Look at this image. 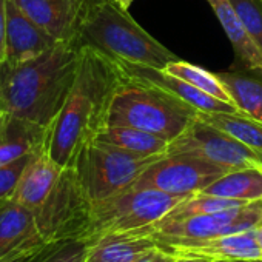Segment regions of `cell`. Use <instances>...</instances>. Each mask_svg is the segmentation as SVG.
Segmentation results:
<instances>
[{
	"label": "cell",
	"mask_w": 262,
	"mask_h": 262,
	"mask_svg": "<svg viewBox=\"0 0 262 262\" xmlns=\"http://www.w3.org/2000/svg\"><path fill=\"white\" fill-rule=\"evenodd\" d=\"M119 63H120L123 73L128 74L129 77L145 80V82L170 93L171 96L187 102L188 105H191L193 108H196L201 113H231V114L241 113L236 105L227 103V102H222L213 96H208L204 91L191 86L185 80L167 73L165 70L131 65V63H125V62H119Z\"/></svg>",
	"instance_id": "14"
},
{
	"label": "cell",
	"mask_w": 262,
	"mask_h": 262,
	"mask_svg": "<svg viewBox=\"0 0 262 262\" xmlns=\"http://www.w3.org/2000/svg\"><path fill=\"white\" fill-rule=\"evenodd\" d=\"M262 222V201L244 204L211 214L190 217H162L142 228L159 245L184 244L253 230Z\"/></svg>",
	"instance_id": "7"
},
{
	"label": "cell",
	"mask_w": 262,
	"mask_h": 262,
	"mask_svg": "<svg viewBox=\"0 0 262 262\" xmlns=\"http://www.w3.org/2000/svg\"><path fill=\"white\" fill-rule=\"evenodd\" d=\"M96 141L113 145L120 148L129 155H135L139 158H153L167 155L170 142L147 133V131L133 128V126H122V125H106Z\"/></svg>",
	"instance_id": "20"
},
{
	"label": "cell",
	"mask_w": 262,
	"mask_h": 262,
	"mask_svg": "<svg viewBox=\"0 0 262 262\" xmlns=\"http://www.w3.org/2000/svg\"><path fill=\"white\" fill-rule=\"evenodd\" d=\"M7 60V0H0V63Z\"/></svg>",
	"instance_id": "30"
},
{
	"label": "cell",
	"mask_w": 262,
	"mask_h": 262,
	"mask_svg": "<svg viewBox=\"0 0 262 262\" xmlns=\"http://www.w3.org/2000/svg\"><path fill=\"white\" fill-rule=\"evenodd\" d=\"M123 79L117 60L93 47H80L76 79L47 139V153L62 168L71 167L79 151L108 125L110 108Z\"/></svg>",
	"instance_id": "1"
},
{
	"label": "cell",
	"mask_w": 262,
	"mask_h": 262,
	"mask_svg": "<svg viewBox=\"0 0 262 262\" xmlns=\"http://www.w3.org/2000/svg\"><path fill=\"white\" fill-rule=\"evenodd\" d=\"M63 168L54 162L47 148L34 153L25 167L19 185L13 194V201L36 211L48 199L54 187L57 185Z\"/></svg>",
	"instance_id": "16"
},
{
	"label": "cell",
	"mask_w": 262,
	"mask_h": 262,
	"mask_svg": "<svg viewBox=\"0 0 262 262\" xmlns=\"http://www.w3.org/2000/svg\"><path fill=\"white\" fill-rule=\"evenodd\" d=\"M167 73L185 80L187 83H190L191 86L204 91L205 94L208 96H213L222 102H227V103H233V99L228 93V90L225 88V85L222 83V80L219 79V76L216 73H210L194 63H190V62H185V60H173L170 62L165 68Z\"/></svg>",
	"instance_id": "24"
},
{
	"label": "cell",
	"mask_w": 262,
	"mask_h": 262,
	"mask_svg": "<svg viewBox=\"0 0 262 262\" xmlns=\"http://www.w3.org/2000/svg\"><path fill=\"white\" fill-rule=\"evenodd\" d=\"M176 256L173 253H170L168 250H165L164 247L158 245L155 248H151L150 251L144 253L141 257H138L135 262H176Z\"/></svg>",
	"instance_id": "29"
},
{
	"label": "cell",
	"mask_w": 262,
	"mask_h": 262,
	"mask_svg": "<svg viewBox=\"0 0 262 262\" xmlns=\"http://www.w3.org/2000/svg\"><path fill=\"white\" fill-rule=\"evenodd\" d=\"M79 54L76 42H57L34 59L2 62L0 110L50 129L76 79Z\"/></svg>",
	"instance_id": "2"
},
{
	"label": "cell",
	"mask_w": 262,
	"mask_h": 262,
	"mask_svg": "<svg viewBox=\"0 0 262 262\" xmlns=\"http://www.w3.org/2000/svg\"><path fill=\"white\" fill-rule=\"evenodd\" d=\"M74 42L139 67L165 68L179 57L147 33L114 0H85Z\"/></svg>",
	"instance_id": "3"
},
{
	"label": "cell",
	"mask_w": 262,
	"mask_h": 262,
	"mask_svg": "<svg viewBox=\"0 0 262 262\" xmlns=\"http://www.w3.org/2000/svg\"><path fill=\"white\" fill-rule=\"evenodd\" d=\"M199 117L225 133L231 135L248 148L262 156V122L245 114L231 113H199Z\"/></svg>",
	"instance_id": "23"
},
{
	"label": "cell",
	"mask_w": 262,
	"mask_h": 262,
	"mask_svg": "<svg viewBox=\"0 0 262 262\" xmlns=\"http://www.w3.org/2000/svg\"><path fill=\"white\" fill-rule=\"evenodd\" d=\"M231 170L190 153H167L158 158L129 188L158 190L174 196L201 193Z\"/></svg>",
	"instance_id": "9"
},
{
	"label": "cell",
	"mask_w": 262,
	"mask_h": 262,
	"mask_svg": "<svg viewBox=\"0 0 262 262\" xmlns=\"http://www.w3.org/2000/svg\"><path fill=\"white\" fill-rule=\"evenodd\" d=\"M42 248V247H40ZM39 248L36 250H27V251H20V253H16V254H11L5 259H2L0 262H31V259L34 257V254L37 253Z\"/></svg>",
	"instance_id": "31"
},
{
	"label": "cell",
	"mask_w": 262,
	"mask_h": 262,
	"mask_svg": "<svg viewBox=\"0 0 262 262\" xmlns=\"http://www.w3.org/2000/svg\"><path fill=\"white\" fill-rule=\"evenodd\" d=\"M244 204H248V202L219 198V196L205 194V193H196L184 199L165 217H190V216H199V214H211V213L224 211L228 208L241 207Z\"/></svg>",
	"instance_id": "25"
},
{
	"label": "cell",
	"mask_w": 262,
	"mask_h": 262,
	"mask_svg": "<svg viewBox=\"0 0 262 262\" xmlns=\"http://www.w3.org/2000/svg\"><path fill=\"white\" fill-rule=\"evenodd\" d=\"M230 4L262 50V0H230Z\"/></svg>",
	"instance_id": "27"
},
{
	"label": "cell",
	"mask_w": 262,
	"mask_h": 262,
	"mask_svg": "<svg viewBox=\"0 0 262 262\" xmlns=\"http://www.w3.org/2000/svg\"><path fill=\"white\" fill-rule=\"evenodd\" d=\"M176 257H199L207 260L217 259H262L254 228L225 234L219 237L161 245Z\"/></svg>",
	"instance_id": "13"
},
{
	"label": "cell",
	"mask_w": 262,
	"mask_h": 262,
	"mask_svg": "<svg viewBox=\"0 0 262 262\" xmlns=\"http://www.w3.org/2000/svg\"><path fill=\"white\" fill-rule=\"evenodd\" d=\"M5 117H7V113H4L2 110H0V125H2V122H4Z\"/></svg>",
	"instance_id": "36"
},
{
	"label": "cell",
	"mask_w": 262,
	"mask_h": 262,
	"mask_svg": "<svg viewBox=\"0 0 262 262\" xmlns=\"http://www.w3.org/2000/svg\"><path fill=\"white\" fill-rule=\"evenodd\" d=\"M50 244L42 236L33 210L8 199L0 204V260Z\"/></svg>",
	"instance_id": "11"
},
{
	"label": "cell",
	"mask_w": 262,
	"mask_h": 262,
	"mask_svg": "<svg viewBox=\"0 0 262 262\" xmlns=\"http://www.w3.org/2000/svg\"><path fill=\"white\" fill-rule=\"evenodd\" d=\"M158 158H139L93 141L79 151L71 167L88 201L99 202L128 190Z\"/></svg>",
	"instance_id": "6"
},
{
	"label": "cell",
	"mask_w": 262,
	"mask_h": 262,
	"mask_svg": "<svg viewBox=\"0 0 262 262\" xmlns=\"http://www.w3.org/2000/svg\"><path fill=\"white\" fill-rule=\"evenodd\" d=\"M201 193L242 202L262 201V167L231 170Z\"/></svg>",
	"instance_id": "21"
},
{
	"label": "cell",
	"mask_w": 262,
	"mask_h": 262,
	"mask_svg": "<svg viewBox=\"0 0 262 262\" xmlns=\"http://www.w3.org/2000/svg\"><path fill=\"white\" fill-rule=\"evenodd\" d=\"M199 113L170 93L125 74L114 94L108 125L133 126L171 142L199 117Z\"/></svg>",
	"instance_id": "4"
},
{
	"label": "cell",
	"mask_w": 262,
	"mask_h": 262,
	"mask_svg": "<svg viewBox=\"0 0 262 262\" xmlns=\"http://www.w3.org/2000/svg\"><path fill=\"white\" fill-rule=\"evenodd\" d=\"M90 244L80 239H62L45 244L31 262H85Z\"/></svg>",
	"instance_id": "26"
},
{
	"label": "cell",
	"mask_w": 262,
	"mask_h": 262,
	"mask_svg": "<svg viewBox=\"0 0 262 262\" xmlns=\"http://www.w3.org/2000/svg\"><path fill=\"white\" fill-rule=\"evenodd\" d=\"M254 233H256V239H257V244H259V248H260V254H262V222L254 227Z\"/></svg>",
	"instance_id": "33"
},
{
	"label": "cell",
	"mask_w": 262,
	"mask_h": 262,
	"mask_svg": "<svg viewBox=\"0 0 262 262\" xmlns=\"http://www.w3.org/2000/svg\"><path fill=\"white\" fill-rule=\"evenodd\" d=\"M158 245V241L142 228L122 234H110L90 244L85 262H135Z\"/></svg>",
	"instance_id": "19"
},
{
	"label": "cell",
	"mask_w": 262,
	"mask_h": 262,
	"mask_svg": "<svg viewBox=\"0 0 262 262\" xmlns=\"http://www.w3.org/2000/svg\"><path fill=\"white\" fill-rule=\"evenodd\" d=\"M114 2H116L122 10H126V11H128V8L131 7V4H133L135 0H114Z\"/></svg>",
	"instance_id": "34"
},
{
	"label": "cell",
	"mask_w": 262,
	"mask_h": 262,
	"mask_svg": "<svg viewBox=\"0 0 262 262\" xmlns=\"http://www.w3.org/2000/svg\"><path fill=\"white\" fill-rule=\"evenodd\" d=\"M57 43L33 22L14 0H7V62L20 63L34 59Z\"/></svg>",
	"instance_id": "15"
},
{
	"label": "cell",
	"mask_w": 262,
	"mask_h": 262,
	"mask_svg": "<svg viewBox=\"0 0 262 262\" xmlns=\"http://www.w3.org/2000/svg\"><path fill=\"white\" fill-rule=\"evenodd\" d=\"M33 155L24 156L13 164L0 167V204L13 198V194L19 185V181L22 178V173H24L25 167L28 165Z\"/></svg>",
	"instance_id": "28"
},
{
	"label": "cell",
	"mask_w": 262,
	"mask_h": 262,
	"mask_svg": "<svg viewBox=\"0 0 262 262\" xmlns=\"http://www.w3.org/2000/svg\"><path fill=\"white\" fill-rule=\"evenodd\" d=\"M187 198L148 188H128L108 199L91 202L85 242L93 244L110 234L145 228L165 217Z\"/></svg>",
	"instance_id": "5"
},
{
	"label": "cell",
	"mask_w": 262,
	"mask_h": 262,
	"mask_svg": "<svg viewBox=\"0 0 262 262\" xmlns=\"http://www.w3.org/2000/svg\"><path fill=\"white\" fill-rule=\"evenodd\" d=\"M48 128L7 114L0 125V167L47 148Z\"/></svg>",
	"instance_id": "17"
},
{
	"label": "cell",
	"mask_w": 262,
	"mask_h": 262,
	"mask_svg": "<svg viewBox=\"0 0 262 262\" xmlns=\"http://www.w3.org/2000/svg\"><path fill=\"white\" fill-rule=\"evenodd\" d=\"M167 153H190L228 170L262 167V156L221 128L198 117L184 133L170 142Z\"/></svg>",
	"instance_id": "10"
},
{
	"label": "cell",
	"mask_w": 262,
	"mask_h": 262,
	"mask_svg": "<svg viewBox=\"0 0 262 262\" xmlns=\"http://www.w3.org/2000/svg\"><path fill=\"white\" fill-rule=\"evenodd\" d=\"M221 22L237 59V63L250 73L262 77V50L244 27L230 0H207Z\"/></svg>",
	"instance_id": "18"
},
{
	"label": "cell",
	"mask_w": 262,
	"mask_h": 262,
	"mask_svg": "<svg viewBox=\"0 0 262 262\" xmlns=\"http://www.w3.org/2000/svg\"><path fill=\"white\" fill-rule=\"evenodd\" d=\"M211 262H262V259H217Z\"/></svg>",
	"instance_id": "32"
},
{
	"label": "cell",
	"mask_w": 262,
	"mask_h": 262,
	"mask_svg": "<svg viewBox=\"0 0 262 262\" xmlns=\"http://www.w3.org/2000/svg\"><path fill=\"white\" fill-rule=\"evenodd\" d=\"M176 262H211V260L199 259V257H178Z\"/></svg>",
	"instance_id": "35"
},
{
	"label": "cell",
	"mask_w": 262,
	"mask_h": 262,
	"mask_svg": "<svg viewBox=\"0 0 262 262\" xmlns=\"http://www.w3.org/2000/svg\"><path fill=\"white\" fill-rule=\"evenodd\" d=\"M217 76L239 111L262 122V77L239 71L217 73Z\"/></svg>",
	"instance_id": "22"
},
{
	"label": "cell",
	"mask_w": 262,
	"mask_h": 262,
	"mask_svg": "<svg viewBox=\"0 0 262 262\" xmlns=\"http://www.w3.org/2000/svg\"><path fill=\"white\" fill-rule=\"evenodd\" d=\"M91 202L85 196L73 167L63 168L62 176L43 202L34 213L39 228L47 242L62 239L85 241Z\"/></svg>",
	"instance_id": "8"
},
{
	"label": "cell",
	"mask_w": 262,
	"mask_h": 262,
	"mask_svg": "<svg viewBox=\"0 0 262 262\" xmlns=\"http://www.w3.org/2000/svg\"><path fill=\"white\" fill-rule=\"evenodd\" d=\"M16 5L57 42H74L85 0H14Z\"/></svg>",
	"instance_id": "12"
}]
</instances>
